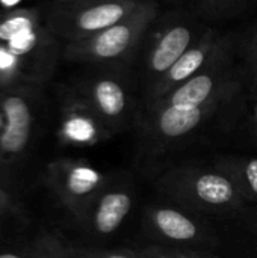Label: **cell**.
<instances>
[{
	"mask_svg": "<svg viewBox=\"0 0 257 258\" xmlns=\"http://www.w3.org/2000/svg\"><path fill=\"white\" fill-rule=\"evenodd\" d=\"M53 2H71V0H53Z\"/></svg>",
	"mask_w": 257,
	"mask_h": 258,
	"instance_id": "cell-25",
	"label": "cell"
},
{
	"mask_svg": "<svg viewBox=\"0 0 257 258\" xmlns=\"http://www.w3.org/2000/svg\"><path fill=\"white\" fill-rule=\"evenodd\" d=\"M58 141L68 148L88 150L101 145L115 135L92 109V106L73 88L59 85L58 91Z\"/></svg>",
	"mask_w": 257,
	"mask_h": 258,
	"instance_id": "cell-10",
	"label": "cell"
},
{
	"mask_svg": "<svg viewBox=\"0 0 257 258\" xmlns=\"http://www.w3.org/2000/svg\"><path fill=\"white\" fill-rule=\"evenodd\" d=\"M197 5V9L201 17L220 20L227 18L239 12L247 0H192Z\"/></svg>",
	"mask_w": 257,
	"mask_h": 258,
	"instance_id": "cell-17",
	"label": "cell"
},
{
	"mask_svg": "<svg viewBox=\"0 0 257 258\" xmlns=\"http://www.w3.org/2000/svg\"><path fill=\"white\" fill-rule=\"evenodd\" d=\"M39 85H15L0 89V181L12 192L33 150L42 109Z\"/></svg>",
	"mask_w": 257,
	"mask_h": 258,
	"instance_id": "cell-2",
	"label": "cell"
},
{
	"mask_svg": "<svg viewBox=\"0 0 257 258\" xmlns=\"http://www.w3.org/2000/svg\"><path fill=\"white\" fill-rule=\"evenodd\" d=\"M135 197V186L130 177L123 172L112 174L111 181L76 221V225L89 237H111L132 213Z\"/></svg>",
	"mask_w": 257,
	"mask_h": 258,
	"instance_id": "cell-11",
	"label": "cell"
},
{
	"mask_svg": "<svg viewBox=\"0 0 257 258\" xmlns=\"http://www.w3.org/2000/svg\"><path fill=\"white\" fill-rule=\"evenodd\" d=\"M232 47L233 42L229 36H224L215 29L209 27L204 35L191 48H188L185 54L170 68V71L148 91V94L142 97V106L162 98L177 86L183 85L185 82L206 70Z\"/></svg>",
	"mask_w": 257,
	"mask_h": 258,
	"instance_id": "cell-12",
	"label": "cell"
},
{
	"mask_svg": "<svg viewBox=\"0 0 257 258\" xmlns=\"http://www.w3.org/2000/svg\"><path fill=\"white\" fill-rule=\"evenodd\" d=\"M42 178L56 203L76 222L106 187L112 174L103 172L86 159L58 157L45 165Z\"/></svg>",
	"mask_w": 257,
	"mask_h": 258,
	"instance_id": "cell-8",
	"label": "cell"
},
{
	"mask_svg": "<svg viewBox=\"0 0 257 258\" xmlns=\"http://www.w3.org/2000/svg\"><path fill=\"white\" fill-rule=\"evenodd\" d=\"M138 252L142 258H221L195 248L168 246L159 243H151L144 248H139Z\"/></svg>",
	"mask_w": 257,
	"mask_h": 258,
	"instance_id": "cell-16",
	"label": "cell"
},
{
	"mask_svg": "<svg viewBox=\"0 0 257 258\" xmlns=\"http://www.w3.org/2000/svg\"><path fill=\"white\" fill-rule=\"evenodd\" d=\"M0 258H26V254L14 251L11 248H0Z\"/></svg>",
	"mask_w": 257,
	"mask_h": 258,
	"instance_id": "cell-21",
	"label": "cell"
},
{
	"mask_svg": "<svg viewBox=\"0 0 257 258\" xmlns=\"http://www.w3.org/2000/svg\"><path fill=\"white\" fill-rule=\"evenodd\" d=\"M145 237L155 243L185 248H211L218 243L217 234L204 216L173 203L148 204L141 218Z\"/></svg>",
	"mask_w": 257,
	"mask_h": 258,
	"instance_id": "cell-9",
	"label": "cell"
},
{
	"mask_svg": "<svg viewBox=\"0 0 257 258\" xmlns=\"http://www.w3.org/2000/svg\"><path fill=\"white\" fill-rule=\"evenodd\" d=\"M144 0H71L52 2L45 26L61 42L89 38L130 15Z\"/></svg>",
	"mask_w": 257,
	"mask_h": 258,
	"instance_id": "cell-7",
	"label": "cell"
},
{
	"mask_svg": "<svg viewBox=\"0 0 257 258\" xmlns=\"http://www.w3.org/2000/svg\"><path fill=\"white\" fill-rule=\"evenodd\" d=\"M26 258H73L68 240L53 233L36 236L24 251Z\"/></svg>",
	"mask_w": 257,
	"mask_h": 258,
	"instance_id": "cell-15",
	"label": "cell"
},
{
	"mask_svg": "<svg viewBox=\"0 0 257 258\" xmlns=\"http://www.w3.org/2000/svg\"><path fill=\"white\" fill-rule=\"evenodd\" d=\"M73 82V88L92 106L117 136L138 125L142 103L135 94L132 67L86 65Z\"/></svg>",
	"mask_w": 257,
	"mask_h": 258,
	"instance_id": "cell-5",
	"label": "cell"
},
{
	"mask_svg": "<svg viewBox=\"0 0 257 258\" xmlns=\"http://www.w3.org/2000/svg\"><path fill=\"white\" fill-rule=\"evenodd\" d=\"M44 23L38 8H15L0 15V44L8 42L18 33Z\"/></svg>",
	"mask_w": 257,
	"mask_h": 258,
	"instance_id": "cell-14",
	"label": "cell"
},
{
	"mask_svg": "<svg viewBox=\"0 0 257 258\" xmlns=\"http://www.w3.org/2000/svg\"><path fill=\"white\" fill-rule=\"evenodd\" d=\"M236 186L245 204H257V157L250 156H218L214 163Z\"/></svg>",
	"mask_w": 257,
	"mask_h": 258,
	"instance_id": "cell-13",
	"label": "cell"
},
{
	"mask_svg": "<svg viewBox=\"0 0 257 258\" xmlns=\"http://www.w3.org/2000/svg\"><path fill=\"white\" fill-rule=\"evenodd\" d=\"M236 97L238 94H227L195 107H142L136 125L139 132V163L144 168L158 166V160L164 154L173 151L188 138L208 125Z\"/></svg>",
	"mask_w": 257,
	"mask_h": 258,
	"instance_id": "cell-3",
	"label": "cell"
},
{
	"mask_svg": "<svg viewBox=\"0 0 257 258\" xmlns=\"http://www.w3.org/2000/svg\"><path fill=\"white\" fill-rule=\"evenodd\" d=\"M251 128H253L254 135L257 136V101H256V104H254L253 113H251Z\"/></svg>",
	"mask_w": 257,
	"mask_h": 258,
	"instance_id": "cell-23",
	"label": "cell"
},
{
	"mask_svg": "<svg viewBox=\"0 0 257 258\" xmlns=\"http://www.w3.org/2000/svg\"><path fill=\"white\" fill-rule=\"evenodd\" d=\"M209 29L192 15L170 14L156 20L136 57L142 97Z\"/></svg>",
	"mask_w": 257,
	"mask_h": 258,
	"instance_id": "cell-6",
	"label": "cell"
},
{
	"mask_svg": "<svg viewBox=\"0 0 257 258\" xmlns=\"http://www.w3.org/2000/svg\"><path fill=\"white\" fill-rule=\"evenodd\" d=\"M68 248L73 258H142L139 255L138 249H103L94 246H83L68 242Z\"/></svg>",
	"mask_w": 257,
	"mask_h": 258,
	"instance_id": "cell-18",
	"label": "cell"
},
{
	"mask_svg": "<svg viewBox=\"0 0 257 258\" xmlns=\"http://www.w3.org/2000/svg\"><path fill=\"white\" fill-rule=\"evenodd\" d=\"M15 209H17V203L12 192L0 181V216L12 213L15 212Z\"/></svg>",
	"mask_w": 257,
	"mask_h": 258,
	"instance_id": "cell-20",
	"label": "cell"
},
{
	"mask_svg": "<svg viewBox=\"0 0 257 258\" xmlns=\"http://www.w3.org/2000/svg\"><path fill=\"white\" fill-rule=\"evenodd\" d=\"M244 62H245L247 76L250 77L253 85L257 86V27L253 30V33L250 35V38L245 44Z\"/></svg>",
	"mask_w": 257,
	"mask_h": 258,
	"instance_id": "cell-19",
	"label": "cell"
},
{
	"mask_svg": "<svg viewBox=\"0 0 257 258\" xmlns=\"http://www.w3.org/2000/svg\"><path fill=\"white\" fill-rule=\"evenodd\" d=\"M159 18L155 0H144L130 15L80 41L62 44V59L82 65L133 67L144 39Z\"/></svg>",
	"mask_w": 257,
	"mask_h": 258,
	"instance_id": "cell-4",
	"label": "cell"
},
{
	"mask_svg": "<svg viewBox=\"0 0 257 258\" xmlns=\"http://www.w3.org/2000/svg\"><path fill=\"white\" fill-rule=\"evenodd\" d=\"M168 2H173V3H183V2H192V0H168Z\"/></svg>",
	"mask_w": 257,
	"mask_h": 258,
	"instance_id": "cell-24",
	"label": "cell"
},
{
	"mask_svg": "<svg viewBox=\"0 0 257 258\" xmlns=\"http://www.w3.org/2000/svg\"><path fill=\"white\" fill-rule=\"evenodd\" d=\"M156 189L167 201L204 218H230L247 207L235 183L214 165L170 166L159 175Z\"/></svg>",
	"mask_w": 257,
	"mask_h": 258,
	"instance_id": "cell-1",
	"label": "cell"
},
{
	"mask_svg": "<svg viewBox=\"0 0 257 258\" xmlns=\"http://www.w3.org/2000/svg\"><path fill=\"white\" fill-rule=\"evenodd\" d=\"M20 2H21V0H0V5H2L6 11H9V9H15L17 5H18Z\"/></svg>",
	"mask_w": 257,
	"mask_h": 258,
	"instance_id": "cell-22",
	"label": "cell"
}]
</instances>
